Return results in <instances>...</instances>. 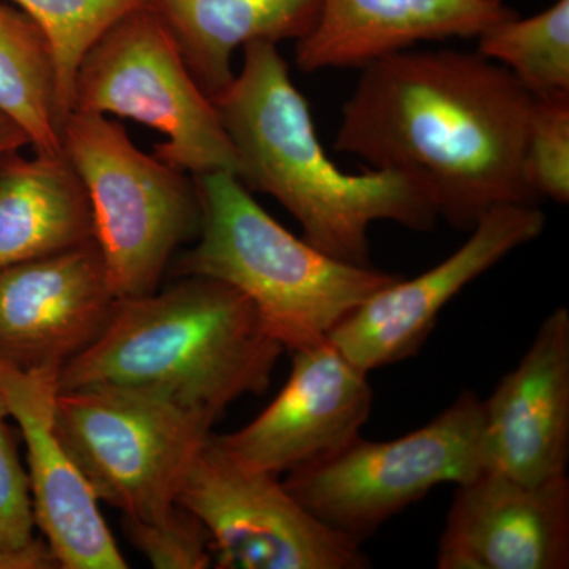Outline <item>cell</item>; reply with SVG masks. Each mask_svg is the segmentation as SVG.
Segmentation results:
<instances>
[{"instance_id":"cell-1","label":"cell","mask_w":569,"mask_h":569,"mask_svg":"<svg viewBox=\"0 0 569 569\" xmlns=\"http://www.w3.org/2000/svg\"><path fill=\"white\" fill-rule=\"evenodd\" d=\"M535 97L479 52L402 51L362 69L337 151L410 179L459 230L501 204H535L522 152Z\"/></svg>"},{"instance_id":"cell-2","label":"cell","mask_w":569,"mask_h":569,"mask_svg":"<svg viewBox=\"0 0 569 569\" xmlns=\"http://www.w3.org/2000/svg\"><path fill=\"white\" fill-rule=\"evenodd\" d=\"M242 50L241 70L212 102L247 189L276 198L301 224L306 242L347 263L370 266L373 223L433 227L436 211L406 176L348 174L329 159L277 44L254 41Z\"/></svg>"},{"instance_id":"cell-3","label":"cell","mask_w":569,"mask_h":569,"mask_svg":"<svg viewBox=\"0 0 569 569\" xmlns=\"http://www.w3.org/2000/svg\"><path fill=\"white\" fill-rule=\"evenodd\" d=\"M283 348L231 284L181 276L118 299L102 336L59 372V388H122L219 419L263 395Z\"/></svg>"},{"instance_id":"cell-4","label":"cell","mask_w":569,"mask_h":569,"mask_svg":"<svg viewBox=\"0 0 569 569\" xmlns=\"http://www.w3.org/2000/svg\"><path fill=\"white\" fill-rule=\"evenodd\" d=\"M201 204L197 244L176 274L211 277L249 299L283 350H305L400 276L329 257L296 238L234 174L194 176Z\"/></svg>"},{"instance_id":"cell-5","label":"cell","mask_w":569,"mask_h":569,"mask_svg":"<svg viewBox=\"0 0 569 569\" xmlns=\"http://www.w3.org/2000/svg\"><path fill=\"white\" fill-rule=\"evenodd\" d=\"M61 142L88 193L116 298L159 290L173 254L200 231L193 176L140 151L108 116L70 112Z\"/></svg>"},{"instance_id":"cell-6","label":"cell","mask_w":569,"mask_h":569,"mask_svg":"<svg viewBox=\"0 0 569 569\" xmlns=\"http://www.w3.org/2000/svg\"><path fill=\"white\" fill-rule=\"evenodd\" d=\"M71 112L119 116L164 140L153 156L190 176H238V157L211 97L194 81L164 22L141 0L78 63Z\"/></svg>"},{"instance_id":"cell-7","label":"cell","mask_w":569,"mask_h":569,"mask_svg":"<svg viewBox=\"0 0 569 569\" xmlns=\"http://www.w3.org/2000/svg\"><path fill=\"white\" fill-rule=\"evenodd\" d=\"M485 403L473 391L395 440L356 437L346 448L287 473L284 488L321 522L362 542L440 485L486 471Z\"/></svg>"},{"instance_id":"cell-8","label":"cell","mask_w":569,"mask_h":569,"mask_svg":"<svg viewBox=\"0 0 569 569\" xmlns=\"http://www.w3.org/2000/svg\"><path fill=\"white\" fill-rule=\"evenodd\" d=\"M216 421L122 388L61 389L54 411L56 432L99 501L144 522L173 511Z\"/></svg>"},{"instance_id":"cell-9","label":"cell","mask_w":569,"mask_h":569,"mask_svg":"<svg viewBox=\"0 0 569 569\" xmlns=\"http://www.w3.org/2000/svg\"><path fill=\"white\" fill-rule=\"evenodd\" d=\"M178 505L208 531L213 568L366 569L361 542L321 522L276 475L236 462L209 438Z\"/></svg>"},{"instance_id":"cell-10","label":"cell","mask_w":569,"mask_h":569,"mask_svg":"<svg viewBox=\"0 0 569 569\" xmlns=\"http://www.w3.org/2000/svg\"><path fill=\"white\" fill-rule=\"evenodd\" d=\"M545 224L535 204L490 209L455 253L415 279L399 277L378 290L329 332V342L367 373L406 361L421 350L441 310L467 284L535 241Z\"/></svg>"},{"instance_id":"cell-11","label":"cell","mask_w":569,"mask_h":569,"mask_svg":"<svg viewBox=\"0 0 569 569\" xmlns=\"http://www.w3.org/2000/svg\"><path fill=\"white\" fill-rule=\"evenodd\" d=\"M282 391L249 425L213 441L236 462L290 473L346 448L372 413L367 372L348 361L328 339L293 351Z\"/></svg>"},{"instance_id":"cell-12","label":"cell","mask_w":569,"mask_h":569,"mask_svg":"<svg viewBox=\"0 0 569 569\" xmlns=\"http://www.w3.org/2000/svg\"><path fill=\"white\" fill-rule=\"evenodd\" d=\"M54 367L20 369L0 361V397L28 449L33 515L58 568L126 569L88 479L56 432L59 391Z\"/></svg>"},{"instance_id":"cell-13","label":"cell","mask_w":569,"mask_h":569,"mask_svg":"<svg viewBox=\"0 0 569 569\" xmlns=\"http://www.w3.org/2000/svg\"><path fill=\"white\" fill-rule=\"evenodd\" d=\"M116 301L96 241L0 269V361L61 370L102 336Z\"/></svg>"},{"instance_id":"cell-14","label":"cell","mask_w":569,"mask_h":569,"mask_svg":"<svg viewBox=\"0 0 569 569\" xmlns=\"http://www.w3.org/2000/svg\"><path fill=\"white\" fill-rule=\"evenodd\" d=\"M438 569L569 568V478L522 482L486 470L456 486Z\"/></svg>"},{"instance_id":"cell-15","label":"cell","mask_w":569,"mask_h":569,"mask_svg":"<svg viewBox=\"0 0 569 569\" xmlns=\"http://www.w3.org/2000/svg\"><path fill=\"white\" fill-rule=\"evenodd\" d=\"M485 403L486 470L522 482L568 475L569 312L559 307Z\"/></svg>"},{"instance_id":"cell-16","label":"cell","mask_w":569,"mask_h":569,"mask_svg":"<svg viewBox=\"0 0 569 569\" xmlns=\"http://www.w3.org/2000/svg\"><path fill=\"white\" fill-rule=\"evenodd\" d=\"M511 14L503 0H321L296 63L307 73L365 69L422 41L478 39Z\"/></svg>"},{"instance_id":"cell-17","label":"cell","mask_w":569,"mask_h":569,"mask_svg":"<svg viewBox=\"0 0 569 569\" xmlns=\"http://www.w3.org/2000/svg\"><path fill=\"white\" fill-rule=\"evenodd\" d=\"M92 241L91 203L66 153H0V269Z\"/></svg>"},{"instance_id":"cell-18","label":"cell","mask_w":569,"mask_h":569,"mask_svg":"<svg viewBox=\"0 0 569 569\" xmlns=\"http://www.w3.org/2000/svg\"><path fill=\"white\" fill-rule=\"evenodd\" d=\"M171 32L194 81L211 99L234 80L233 54L254 41L301 40L321 0H144Z\"/></svg>"},{"instance_id":"cell-19","label":"cell","mask_w":569,"mask_h":569,"mask_svg":"<svg viewBox=\"0 0 569 569\" xmlns=\"http://www.w3.org/2000/svg\"><path fill=\"white\" fill-rule=\"evenodd\" d=\"M0 118L36 152H62L69 118L50 37L29 14L0 0Z\"/></svg>"},{"instance_id":"cell-20","label":"cell","mask_w":569,"mask_h":569,"mask_svg":"<svg viewBox=\"0 0 569 569\" xmlns=\"http://www.w3.org/2000/svg\"><path fill=\"white\" fill-rule=\"evenodd\" d=\"M478 52L535 97L569 96V0L530 18H505L478 37Z\"/></svg>"},{"instance_id":"cell-21","label":"cell","mask_w":569,"mask_h":569,"mask_svg":"<svg viewBox=\"0 0 569 569\" xmlns=\"http://www.w3.org/2000/svg\"><path fill=\"white\" fill-rule=\"evenodd\" d=\"M50 37L63 104L71 112L78 63L93 41L141 0H9Z\"/></svg>"},{"instance_id":"cell-22","label":"cell","mask_w":569,"mask_h":569,"mask_svg":"<svg viewBox=\"0 0 569 569\" xmlns=\"http://www.w3.org/2000/svg\"><path fill=\"white\" fill-rule=\"evenodd\" d=\"M36 527L28 470L6 419L0 421V569L58 568Z\"/></svg>"},{"instance_id":"cell-23","label":"cell","mask_w":569,"mask_h":569,"mask_svg":"<svg viewBox=\"0 0 569 569\" xmlns=\"http://www.w3.org/2000/svg\"><path fill=\"white\" fill-rule=\"evenodd\" d=\"M522 176L535 200L569 201V96L535 99L527 123Z\"/></svg>"},{"instance_id":"cell-24","label":"cell","mask_w":569,"mask_h":569,"mask_svg":"<svg viewBox=\"0 0 569 569\" xmlns=\"http://www.w3.org/2000/svg\"><path fill=\"white\" fill-rule=\"evenodd\" d=\"M122 529L134 549L156 569L212 568L208 531L192 512L176 505L159 520L122 518Z\"/></svg>"},{"instance_id":"cell-25","label":"cell","mask_w":569,"mask_h":569,"mask_svg":"<svg viewBox=\"0 0 569 569\" xmlns=\"http://www.w3.org/2000/svg\"><path fill=\"white\" fill-rule=\"evenodd\" d=\"M29 146L28 138L13 123L0 118V153Z\"/></svg>"},{"instance_id":"cell-26","label":"cell","mask_w":569,"mask_h":569,"mask_svg":"<svg viewBox=\"0 0 569 569\" xmlns=\"http://www.w3.org/2000/svg\"><path fill=\"white\" fill-rule=\"evenodd\" d=\"M7 417V410L6 406H3L2 397H0V421H6Z\"/></svg>"}]
</instances>
